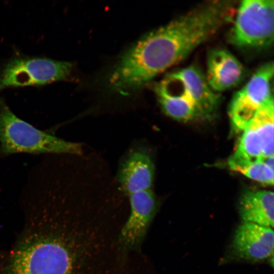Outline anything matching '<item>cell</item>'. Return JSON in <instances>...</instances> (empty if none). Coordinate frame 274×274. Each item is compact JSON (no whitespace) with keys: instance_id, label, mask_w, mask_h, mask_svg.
<instances>
[{"instance_id":"obj_9","label":"cell","mask_w":274,"mask_h":274,"mask_svg":"<svg viewBox=\"0 0 274 274\" xmlns=\"http://www.w3.org/2000/svg\"><path fill=\"white\" fill-rule=\"evenodd\" d=\"M241 62L224 48L212 50L207 58V82L214 92L218 93L237 85L245 75Z\"/></svg>"},{"instance_id":"obj_2","label":"cell","mask_w":274,"mask_h":274,"mask_svg":"<svg viewBox=\"0 0 274 274\" xmlns=\"http://www.w3.org/2000/svg\"><path fill=\"white\" fill-rule=\"evenodd\" d=\"M80 143L47 133L17 117L0 96V153H56L80 155Z\"/></svg>"},{"instance_id":"obj_3","label":"cell","mask_w":274,"mask_h":274,"mask_svg":"<svg viewBox=\"0 0 274 274\" xmlns=\"http://www.w3.org/2000/svg\"><path fill=\"white\" fill-rule=\"evenodd\" d=\"M274 1L244 0L239 4L229 42L242 48L269 47L274 38Z\"/></svg>"},{"instance_id":"obj_1","label":"cell","mask_w":274,"mask_h":274,"mask_svg":"<svg viewBox=\"0 0 274 274\" xmlns=\"http://www.w3.org/2000/svg\"><path fill=\"white\" fill-rule=\"evenodd\" d=\"M104 236L50 197L29 202L0 274H96Z\"/></svg>"},{"instance_id":"obj_7","label":"cell","mask_w":274,"mask_h":274,"mask_svg":"<svg viewBox=\"0 0 274 274\" xmlns=\"http://www.w3.org/2000/svg\"><path fill=\"white\" fill-rule=\"evenodd\" d=\"M273 239L272 228L243 222L235 231L232 252L239 259L262 261L272 255Z\"/></svg>"},{"instance_id":"obj_8","label":"cell","mask_w":274,"mask_h":274,"mask_svg":"<svg viewBox=\"0 0 274 274\" xmlns=\"http://www.w3.org/2000/svg\"><path fill=\"white\" fill-rule=\"evenodd\" d=\"M155 176V165L151 154L144 148L130 150L120 163L117 179L129 195L142 190H150Z\"/></svg>"},{"instance_id":"obj_14","label":"cell","mask_w":274,"mask_h":274,"mask_svg":"<svg viewBox=\"0 0 274 274\" xmlns=\"http://www.w3.org/2000/svg\"><path fill=\"white\" fill-rule=\"evenodd\" d=\"M235 171L262 183L267 185L273 184V170L262 161L247 164L237 168Z\"/></svg>"},{"instance_id":"obj_5","label":"cell","mask_w":274,"mask_h":274,"mask_svg":"<svg viewBox=\"0 0 274 274\" xmlns=\"http://www.w3.org/2000/svg\"><path fill=\"white\" fill-rule=\"evenodd\" d=\"M273 75V63H266L233 95L229 115L232 125L237 131H244L260 108L273 97L270 85Z\"/></svg>"},{"instance_id":"obj_15","label":"cell","mask_w":274,"mask_h":274,"mask_svg":"<svg viewBox=\"0 0 274 274\" xmlns=\"http://www.w3.org/2000/svg\"><path fill=\"white\" fill-rule=\"evenodd\" d=\"M5 257L6 256H5L1 252H0V268H1L3 264Z\"/></svg>"},{"instance_id":"obj_11","label":"cell","mask_w":274,"mask_h":274,"mask_svg":"<svg viewBox=\"0 0 274 274\" xmlns=\"http://www.w3.org/2000/svg\"><path fill=\"white\" fill-rule=\"evenodd\" d=\"M274 195L267 190L245 192L241 196L239 214L243 222L273 227Z\"/></svg>"},{"instance_id":"obj_12","label":"cell","mask_w":274,"mask_h":274,"mask_svg":"<svg viewBox=\"0 0 274 274\" xmlns=\"http://www.w3.org/2000/svg\"><path fill=\"white\" fill-rule=\"evenodd\" d=\"M243 131L237 149L228 161L229 167L233 170L261 161L263 157L260 139L254 127L250 124Z\"/></svg>"},{"instance_id":"obj_6","label":"cell","mask_w":274,"mask_h":274,"mask_svg":"<svg viewBox=\"0 0 274 274\" xmlns=\"http://www.w3.org/2000/svg\"><path fill=\"white\" fill-rule=\"evenodd\" d=\"M128 195L130 212L117 237L118 249L122 253L140 250L158 209L156 196L151 189Z\"/></svg>"},{"instance_id":"obj_13","label":"cell","mask_w":274,"mask_h":274,"mask_svg":"<svg viewBox=\"0 0 274 274\" xmlns=\"http://www.w3.org/2000/svg\"><path fill=\"white\" fill-rule=\"evenodd\" d=\"M273 119L272 97L260 108L250 123L260 137L263 157L273 155Z\"/></svg>"},{"instance_id":"obj_4","label":"cell","mask_w":274,"mask_h":274,"mask_svg":"<svg viewBox=\"0 0 274 274\" xmlns=\"http://www.w3.org/2000/svg\"><path fill=\"white\" fill-rule=\"evenodd\" d=\"M73 70L74 65L70 62L46 57L14 56L0 68V91L67 80Z\"/></svg>"},{"instance_id":"obj_10","label":"cell","mask_w":274,"mask_h":274,"mask_svg":"<svg viewBox=\"0 0 274 274\" xmlns=\"http://www.w3.org/2000/svg\"><path fill=\"white\" fill-rule=\"evenodd\" d=\"M173 73L190 94L202 118L212 116L217 109L220 95L211 89L201 71L191 65Z\"/></svg>"}]
</instances>
